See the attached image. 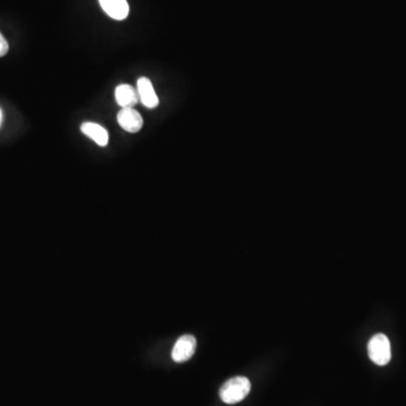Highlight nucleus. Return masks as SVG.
<instances>
[{"mask_svg": "<svg viewBox=\"0 0 406 406\" xmlns=\"http://www.w3.org/2000/svg\"><path fill=\"white\" fill-rule=\"evenodd\" d=\"M251 392V381L247 377L232 378L221 386V400L226 404L240 403Z\"/></svg>", "mask_w": 406, "mask_h": 406, "instance_id": "obj_1", "label": "nucleus"}, {"mask_svg": "<svg viewBox=\"0 0 406 406\" xmlns=\"http://www.w3.org/2000/svg\"><path fill=\"white\" fill-rule=\"evenodd\" d=\"M368 355L370 360L378 366H386L392 359L391 342L386 335L379 333L370 339L368 343Z\"/></svg>", "mask_w": 406, "mask_h": 406, "instance_id": "obj_2", "label": "nucleus"}, {"mask_svg": "<svg viewBox=\"0 0 406 406\" xmlns=\"http://www.w3.org/2000/svg\"><path fill=\"white\" fill-rule=\"evenodd\" d=\"M195 349H197V340L195 336L190 334L183 335L176 341L173 348V360L175 362H185L195 355Z\"/></svg>", "mask_w": 406, "mask_h": 406, "instance_id": "obj_3", "label": "nucleus"}, {"mask_svg": "<svg viewBox=\"0 0 406 406\" xmlns=\"http://www.w3.org/2000/svg\"><path fill=\"white\" fill-rule=\"evenodd\" d=\"M117 122L122 129L130 132V133L140 131L143 126V117L133 107L121 110L117 114Z\"/></svg>", "mask_w": 406, "mask_h": 406, "instance_id": "obj_4", "label": "nucleus"}, {"mask_svg": "<svg viewBox=\"0 0 406 406\" xmlns=\"http://www.w3.org/2000/svg\"><path fill=\"white\" fill-rule=\"evenodd\" d=\"M137 91L138 94H139V100H141L143 105L146 106L147 109H155L159 103L152 81L148 78H139Z\"/></svg>", "mask_w": 406, "mask_h": 406, "instance_id": "obj_5", "label": "nucleus"}, {"mask_svg": "<svg viewBox=\"0 0 406 406\" xmlns=\"http://www.w3.org/2000/svg\"><path fill=\"white\" fill-rule=\"evenodd\" d=\"M115 100L122 109L133 107L140 100L137 89L128 84H122L115 89Z\"/></svg>", "mask_w": 406, "mask_h": 406, "instance_id": "obj_6", "label": "nucleus"}, {"mask_svg": "<svg viewBox=\"0 0 406 406\" xmlns=\"http://www.w3.org/2000/svg\"><path fill=\"white\" fill-rule=\"evenodd\" d=\"M104 12L113 20H126L129 15V5L126 0H100Z\"/></svg>", "mask_w": 406, "mask_h": 406, "instance_id": "obj_7", "label": "nucleus"}, {"mask_svg": "<svg viewBox=\"0 0 406 406\" xmlns=\"http://www.w3.org/2000/svg\"><path fill=\"white\" fill-rule=\"evenodd\" d=\"M80 129L83 131L84 135L93 139L95 143H98V146H107L109 132L106 131L103 126H100V124H92V122H85Z\"/></svg>", "mask_w": 406, "mask_h": 406, "instance_id": "obj_8", "label": "nucleus"}, {"mask_svg": "<svg viewBox=\"0 0 406 406\" xmlns=\"http://www.w3.org/2000/svg\"><path fill=\"white\" fill-rule=\"evenodd\" d=\"M9 46L6 39L0 33V58L6 55L8 53Z\"/></svg>", "mask_w": 406, "mask_h": 406, "instance_id": "obj_9", "label": "nucleus"}, {"mask_svg": "<svg viewBox=\"0 0 406 406\" xmlns=\"http://www.w3.org/2000/svg\"><path fill=\"white\" fill-rule=\"evenodd\" d=\"M1 120H3V113H1V110H0V124H1Z\"/></svg>", "mask_w": 406, "mask_h": 406, "instance_id": "obj_10", "label": "nucleus"}]
</instances>
